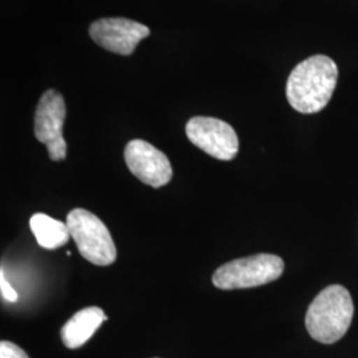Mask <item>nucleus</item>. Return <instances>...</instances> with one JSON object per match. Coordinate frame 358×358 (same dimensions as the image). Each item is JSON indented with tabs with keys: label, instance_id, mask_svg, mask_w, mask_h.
Wrapping results in <instances>:
<instances>
[{
	"label": "nucleus",
	"instance_id": "nucleus-1",
	"mask_svg": "<svg viewBox=\"0 0 358 358\" xmlns=\"http://www.w3.org/2000/svg\"><path fill=\"white\" fill-rule=\"evenodd\" d=\"M338 68L331 57L316 55L299 63L287 81V99L294 110L312 115L322 110L332 99Z\"/></svg>",
	"mask_w": 358,
	"mask_h": 358
},
{
	"label": "nucleus",
	"instance_id": "nucleus-2",
	"mask_svg": "<svg viewBox=\"0 0 358 358\" xmlns=\"http://www.w3.org/2000/svg\"><path fill=\"white\" fill-rule=\"evenodd\" d=\"M353 313L355 306L349 291L343 285H329L308 308V332L321 344H333L348 332Z\"/></svg>",
	"mask_w": 358,
	"mask_h": 358
},
{
	"label": "nucleus",
	"instance_id": "nucleus-3",
	"mask_svg": "<svg viewBox=\"0 0 358 358\" xmlns=\"http://www.w3.org/2000/svg\"><path fill=\"white\" fill-rule=\"evenodd\" d=\"M284 272L282 257L257 254L229 262L214 272L213 284L223 291L245 289L278 280Z\"/></svg>",
	"mask_w": 358,
	"mask_h": 358
},
{
	"label": "nucleus",
	"instance_id": "nucleus-4",
	"mask_svg": "<svg viewBox=\"0 0 358 358\" xmlns=\"http://www.w3.org/2000/svg\"><path fill=\"white\" fill-rule=\"evenodd\" d=\"M66 226L77 250L94 266H110L117 259V250L110 231L100 217L88 210L75 208L66 217Z\"/></svg>",
	"mask_w": 358,
	"mask_h": 358
},
{
	"label": "nucleus",
	"instance_id": "nucleus-5",
	"mask_svg": "<svg viewBox=\"0 0 358 358\" xmlns=\"http://www.w3.org/2000/svg\"><path fill=\"white\" fill-rule=\"evenodd\" d=\"M66 106L63 96L56 90H47L38 103L35 113V137L47 146L52 161L66 157V142L63 137Z\"/></svg>",
	"mask_w": 358,
	"mask_h": 358
},
{
	"label": "nucleus",
	"instance_id": "nucleus-6",
	"mask_svg": "<svg viewBox=\"0 0 358 358\" xmlns=\"http://www.w3.org/2000/svg\"><path fill=\"white\" fill-rule=\"evenodd\" d=\"M187 138L205 153L231 161L239 152V138L230 124L214 117H192L186 124Z\"/></svg>",
	"mask_w": 358,
	"mask_h": 358
},
{
	"label": "nucleus",
	"instance_id": "nucleus-7",
	"mask_svg": "<svg viewBox=\"0 0 358 358\" xmlns=\"http://www.w3.org/2000/svg\"><path fill=\"white\" fill-rule=\"evenodd\" d=\"M90 35L103 50L129 56L150 35V29L125 17H105L90 24Z\"/></svg>",
	"mask_w": 358,
	"mask_h": 358
},
{
	"label": "nucleus",
	"instance_id": "nucleus-8",
	"mask_svg": "<svg viewBox=\"0 0 358 358\" xmlns=\"http://www.w3.org/2000/svg\"><path fill=\"white\" fill-rule=\"evenodd\" d=\"M125 162L130 173L152 187H162L173 177V167L165 153L143 140H133L125 148Z\"/></svg>",
	"mask_w": 358,
	"mask_h": 358
},
{
	"label": "nucleus",
	"instance_id": "nucleus-9",
	"mask_svg": "<svg viewBox=\"0 0 358 358\" xmlns=\"http://www.w3.org/2000/svg\"><path fill=\"white\" fill-rule=\"evenodd\" d=\"M108 316L99 307H88L78 310L62 328V340L69 349H77L84 345L94 332L100 328Z\"/></svg>",
	"mask_w": 358,
	"mask_h": 358
},
{
	"label": "nucleus",
	"instance_id": "nucleus-10",
	"mask_svg": "<svg viewBox=\"0 0 358 358\" xmlns=\"http://www.w3.org/2000/svg\"><path fill=\"white\" fill-rule=\"evenodd\" d=\"M29 229L35 235L38 243L47 250L63 247L69 242V238H72L66 223L56 220L43 213H36L31 217Z\"/></svg>",
	"mask_w": 358,
	"mask_h": 358
},
{
	"label": "nucleus",
	"instance_id": "nucleus-11",
	"mask_svg": "<svg viewBox=\"0 0 358 358\" xmlns=\"http://www.w3.org/2000/svg\"><path fill=\"white\" fill-rule=\"evenodd\" d=\"M0 358H29L26 352L20 346L10 343L1 341L0 343Z\"/></svg>",
	"mask_w": 358,
	"mask_h": 358
},
{
	"label": "nucleus",
	"instance_id": "nucleus-12",
	"mask_svg": "<svg viewBox=\"0 0 358 358\" xmlns=\"http://www.w3.org/2000/svg\"><path fill=\"white\" fill-rule=\"evenodd\" d=\"M0 291H1V296L7 301H10V303H16L17 301V292L13 289L11 284L6 280L3 269H1V275H0Z\"/></svg>",
	"mask_w": 358,
	"mask_h": 358
}]
</instances>
